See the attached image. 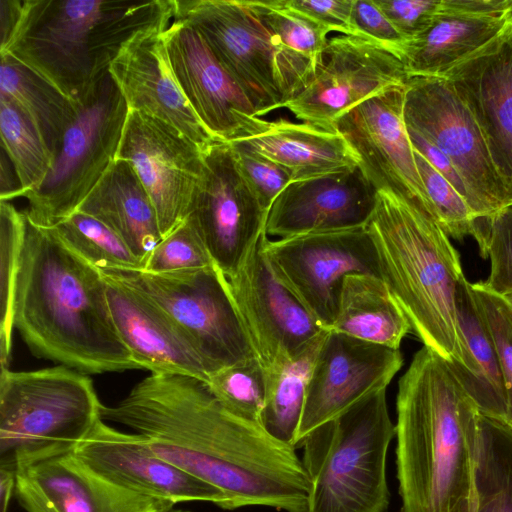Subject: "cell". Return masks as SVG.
Instances as JSON below:
<instances>
[{"label":"cell","mask_w":512,"mask_h":512,"mask_svg":"<svg viewBox=\"0 0 512 512\" xmlns=\"http://www.w3.org/2000/svg\"><path fill=\"white\" fill-rule=\"evenodd\" d=\"M395 436L386 390L304 436L296 447L312 483L307 512H386V458Z\"/></svg>","instance_id":"6"},{"label":"cell","mask_w":512,"mask_h":512,"mask_svg":"<svg viewBox=\"0 0 512 512\" xmlns=\"http://www.w3.org/2000/svg\"><path fill=\"white\" fill-rule=\"evenodd\" d=\"M396 408L401 512H455L471 492L478 407L448 361L423 346L399 380Z\"/></svg>","instance_id":"3"},{"label":"cell","mask_w":512,"mask_h":512,"mask_svg":"<svg viewBox=\"0 0 512 512\" xmlns=\"http://www.w3.org/2000/svg\"><path fill=\"white\" fill-rule=\"evenodd\" d=\"M164 30H150L132 39L111 63L109 72L128 109L173 126L205 152L219 140L202 125L184 96L170 64Z\"/></svg>","instance_id":"23"},{"label":"cell","mask_w":512,"mask_h":512,"mask_svg":"<svg viewBox=\"0 0 512 512\" xmlns=\"http://www.w3.org/2000/svg\"><path fill=\"white\" fill-rule=\"evenodd\" d=\"M416 165L430 200L433 219L456 239L472 236L476 214L459 191L417 150Z\"/></svg>","instance_id":"40"},{"label":"cell","mask_w":512,"mask_h":512,"mask_svg":"<svg viewBox=\"0 0 512 512\" xmlns=\"http://www.w3.org/2000/svg\"><path fill=\"white\" fill-rule=\"evenodd\" d=\"M442 77L474 114L512 198V20L499 36Z\"/></svg>","instance_id":"24"},{"label":"cell","mask_w":512,"mask_h":512,"mask_svg":"<svg viewBox=\"0 0 512 512\" xmlns=\"http://www.w3.org/2000/svg\"><path fill=\"white\" fill-rule=\"evenodd\" d=\"M173 20L202 37L261 117L285 105L316 68L286 48L248 0H173Z\"/></svg>","instance_id":"7"},{"label":"cell","mask_w":512,"mask_h":512,"mask_svg":"<svg viewBox=\"0 0 512 512\" xmlns=\"http://www.w3.org/2000/svg\"><path fill=\"white\" fill-rule=\"evenodd\" d=\"M14 496L26 512H162L174 505L111 482L74 450L19 464Z\"/></svg>","instance_id":"20"},{"label":"cell","mask_w":512,"mask_h":512,"mask_svg":"<svg viewBox=\"0 0 512 512\" xmlns=\"http://www.w3.org/2000/svg\"><path fill=\"white\" fill-rule=\"evenodd\" d=\"M162 309L217 372L256 357L225 275L216 267L172 273L101 271Z\"/></svg>","instance_id":"10"},{"label":"cell","mask_w":512,"mask_h":512,"mask_svg":"<svg viewBox=\"0 0 512 512\" xmlns=\"http://www.w3.org/2000/svg\"><path fill=\"white\" fill-rule=\"evenodd\" d=\"M24 0H0V49L13 35L21 18Z\"/></svg>","instance_id":"48"},{"label":"cell","mask_w":512,"mask_h":512,"mask_svg":"<svg viewBox=\"0 0 512 512\" xmlns=\"http://www.w3.org/2000/svg\"><path fill=\"white\" fill-rule=\"evenodd\" d=\"M53 226L69 247L100 271L142 269L123 239L90 215L75 211Z\"/></svg>","instance_id":"35"},{"label":"cell","mask_w":512,"mask_h":512,"mask_svg":"<svg viewBox=\"0 0 512 512\" xmlns=\"http://www.w3.org/2000/svg\"><path fill=\"white\" fill-rule=\"evenodd\" d=\"M24 228L23 211L0 201V370L9 369L15 282Z\"/></svg>","instance_id":"36"},{"label":"cell","mask_w":512,"mask_h":512,"mask_svg":"<svg viewBox=\"0 0 512 512\" xmlns=\"http://www.w3.org/2000/svg\"><path fill=\"white\" fill-rule=\"evenodd\" d=\"M0 131L2 149L13 164L24 197L45 180L55 157L29 116L10 98L2 95Z\"/></svg>","instance_id":"34"},{"label":"cell","mask_w":512,"mask_h":512,"mask_svg":"<svg viewBox=\"0 0 512 512\" xmlns=\"http://www.w3.org/2000/svg\"><path fill=\"white\" fill-rule=\"evenodd\" d=\"M264 249L277 278L326 330L336 319L348 275L381 278L377 251L366 226L275 241L267 237Z\"/></svg>","instance_id":"12"},{"label":"cell","mask_w":512,"mask_h":512,"mask_svg":"<svg viewBox=\"0 0 512 512\" xmlns=\"http://www.w3.org/2000/svg\"><path fill=\"white\" fill-rule=\"evenodd\" d=\"M322 339L302 357L264 370L266 393L260 424L273 438L295 448L308 379Z\"/></svg>","instance_id":"33"},{"label":"cell","mask_w":512,"mask_h":512,"mask_svg":"<svg viewBox=\"0 0 512 512\" xmlns=\"http://www.w3.org/2000/svg\"><path fill=\"white\" fill-rule=\"evenodd\" d=\"M471 457L472 512H512V426L480 412Z\"/></svg>","instance_id":"32"},{"label":"cell","mask_w":512,"mask_h":512,"mask_svg":"<svg viewBox=\"0 0 512 512\" xmlns=\"http://www.w3.org/2000/svg\"><path fill=\"white\" fill-rule=\"evenodd\" d=\"M402 365L399 349L326 330L308 379L296 445L313 429L386 390Z\"/></svg>","instance_id":"18"},{"label":"cell","mask_w":512,"mask_h":512,"mask_svg":"<svg viewBox=\"0 0 512 512\" xmlns=\"http://www.w3.org/2000/svg\"><path fill=\"white\" fill-rule=\"evenodd\" d=\"M404 119L407 127L449 158L477 218L512 204L474 114L449 80L409 77L405 84Z\"/></svg>","instance_id":"11"},{"label":"cell","mask_w":512,"mask_h":512,"mask_svg":"<svg viewBox=\"0 0 512 512\" xmlns=\"http://www.w3.org/2000/svg\"><path fill=\"white\" fill-rule=\"evenodd\" d=\"M366 228L381 278L414 334L449 363L460 364L456 291L464 274L449 236L422 208L389 190H378Z\"/></svg>","instance_id":"5"},{"label":"cell","mask_w":512,"mask_h":512,"mask_svg":"<svg viewBox=\"0 0 512 512\" xmlns=\"http://www.w3.org/2000/svg\"><path fill=\"white\" fill-rule=\"evenodd\" d=\"M279 165L291 181L309 179L359 165V158L337 131L284 119L261 134L238 140Z\"/></svg>","instance_id":"29"},{"label":"cell","mask_w":512,"mask_h":512,"mask_svg":"<svg viewBox=\"0 0 512 512\" xmlns=\"http://www.w3.org/2000/svg\"><path fill=\"white\" fill-rule=\"evenodd\" d=\"M351 19L357 36L381 43L403 57L409 41L393 26L373 0H353Z\"/></svg>","instance_id":"45"},{"label":"cell","mask_w":512,"mask_h":512,"mask_svg":"<svg viewBox=\"0 0 512 512\" xmlns=\"http://www.w3.org/2000/svg\"><path fill=\"white\" fill-rule=\"evenodd\" d=\"M103 276L115 327L139 368L207 383L213 368L175 322L140 293Z\"/></svg>","instance_id":"25"},{"label":"cell","mask_w":512,"mask_h":512,"mask_svg":"<svg viewBox=\"0 0 512 512\" xmlns=\"http://www.w3.org/2000/svg\"><path fill=\"white\" fill-rule=\"evenodd\" d=\"M252 4L281 43L317 69L330 30L290 7L286 0L252 1Z\"/></svg>","instance_id":"38"},{"label":"cell","mask_w":512,"mask_h":512,"mask_svg":"<svg viewBox=\"0 0 512 512\" xmlns=\"http://www.w3.org/2000/svg\"><path fill=\"white\" fill-rule=\"evenodd\" d=\"M162 512H190V511L184 510V509H180V508H175V505H173V506H170V507L166 508Z\"/></svg>","instance_id":"52"},{"label":"cell","mask_w":512,"mask_h":512,"mask_svg":"<svg viewBox=\"0 0 512 512\" xmlns=\"http://www.w3.org/2000/svg\"><path fill=\"white\" fill-rule=\"evenodd\" d=\"M409 75L397 51L366 37L328 38L309 84L286 105L297 119L336 131L339 117L362 101L396 86Z\"/></svg>","instance_id":"14"},{"label":"cell","mask_w":512,"mask_h":512,"mask_svg":"<svg viewBox=\"0 0 512 512\" xmlns=\"http://www.w3.org/2000/svg\"><path fill=\"white\" fill-rule=\"evenodd\" d=\"M101 416L141 434L157 455L219 489L228 510L308 511L312 483L296 448L230 413L199 379L151 374L116 405H103Z\"/></svg>","instance_id":"1"},{"label":"cell","mask_w":512,"mask_h":512,"mask_svg":"<svg viewBox=\"0 0 512 512\" xmlns=\"http://www.w3.org/2000/svg\"><path fill=\"white\" fill-rule=\"evenodd\" d=\"M115 160L130 163L155 207L163 238L189 216L204 152L173 126L128 109Z\"/></svg>","instance_id":"16"},{"label":"cell","mask_w":512,"mask_h":512,"mask_svg":"<svg viewBox=\"0 0 512 512\" xmlns=\"http://www.w3.org/2000/svg\"><path fill=\"white\" fill-rule=\"evenodd\" d=\"M88 375L63 365L0 371V467L73 451L102 419Z\"/></svg>","instance_id":"8"},{"label":"cell","mask_w":512,"mask_h":512,"mask_svg":"<svg viewBox=\"0 0 512 512\" xmlns=\"http://www.w3.org/2000/svg\"><path fill=\"white\" fill-rule=\"evenodd\" d=\"M329 330L399 349L411 325L382 278L351 274L342 285L336 319Z\"/></svg>","instance_id":"30"},{"label":"cell","mask_w":512,"mask_h":512,"mask_svg":"<svg viewBox=\"0 0 512 512\" xmlns=\"http://www.w3.org/2000/svg\"><path fill=\"white\" fill-rule=\"evenodd\" d=\"M407 130L413 148L422 154L467 200L465 185L449 158L418 132L409 127Z\"/></svg>","instance_id":"47"},{"label":"cell","mask_w":512,"mask_h":512,"mask_svg":"<svg viewBox=\"0 0 512 512\" xmlns=\"http://www.w3.org/2000/svg\"><path fill=\"white\" fill-rule=\"evenodd\" d=\"M173 0H24L0 54H10L82 104L132 39L167 29Z\"/></svg>","instance_id":"4"},{"label":"cell","mask_w":512,"mask_h":512,"mask_svg":"<svg viewBox=\"0 0 512 512\" xmlns=\"http://www.w3.org/2000/svg\"><path fill=\"white\" fill-rule=\"evenodd\" d=\"M472 236L480 254L490 259L491 270L484 284L501 296L512 293V204L477 218Z\"/></svg>","instance_id":"39"},{"label":"cell","mask_w":512,"mask_h":512,"mask_svg":"<svg viewBox=\"0 0 512 512\" xmlns=\"http://www.w3.org/2000/svg\"><path fill=\"white\" fill-rule=\"evenodd\" d=\"M0 59V95L29 116L55 157L79 104L12 55L0 54Z\"/></svg>","instance_id":"31"},{"label":"cell","mask_w":512,"mask_h":512,"mask_svg":"<svg viewBox=\"0 0 512 512\" xmlns=\"http://www.w3.org/2000/svg\"><path fill=\"white\" fill-rule=\"evenodd\" d=\"M505 298H507V300L512 304V293L505 296Z\"/></svg>","instance_id":"53"},{"label":"cell","mask_w":512,"mask_h":512,"mask_svg":"<svg viewBox=\"0 0 512 512\" xmlns=\"http://www.w3.org/2000/svg\"><path fill=\"white\" fill-rule=\"evenodd\" d=\"M163 37L176 80L206 130L217 140L234 142L266 131L239 86L219 64L198 32L172 20Z\"/></svg>","instance_id":"19"},{"label":"cell","mask_w":512,"mask_h":512,"mask_svg":"<svg viewBox=\"0 0 512 512\" xmlns=\"http://www.w3.org/2000/svg\"><path fill=\"white\" fill-rule=\"evenodd\" d=\"M206 385L230 413L261 425L266 379L256 357L213 373Z\"/></svg>","instance_id":"37"},{"label":"cell","mask_w":512,"mask_h":512,"mask_svg":"<svg viewBox=\"0 0 512 512\" xmlns=\"http://www.w3.org/2000/svg\"><path fill=\"white\" fill-rule=\"evenodd\" d=\"M215 266L193 222L187 219L166 235L151 251L140 270L172 273Z\"/></svg>","instance_id":"41"},{"label":"cell","mask_w":512,"mask_h":512,"mask_svg":"<svg viewBox=\"0 0 512 512\" xmlns=\"http://www.w3.org/2000/svg\"><path fill=\"white\" fill-rule=\"evenodd\" d=\"M377 192L360 165L291 181L272 204L265 232L287 238L365 227Z\"/></svg>","instance_id":"22"},{"label":"cell","mask_w":512,"mask_h":512,"mask_svg":"<svg viewBox=\"0 0 512 512\" xmlns=\"http://www.w3.org/2000/svg\"><path fill=\"white\" fill-rule=\"evenodd\" d=\"M456 309L463 341L462 362L448 364L482 414L509 424L507 388L496 347L465 276L457 285Z\"/></svg>","instance_id":"28"},{"label":"cell","mask_w":512,"mask_h":512,"mask_svg":"<svg viewBox=\"0 0 512 512\" xmlns=\"http://www.w3.org/2000/svg\"><path fill=\"white\" fill-rule=\"evenodd\" d=\"M267 216L230 144L214 143L204 152V174L188 218L226 278L237 272L265 233Z\"/></svg>","instance_id":"15"},{"label":"cell","mask_w":512,"mask_h":512,"mask_svg":"<svg viewBox=\"0 0 512 512\" xmlns=\"http://www.w3.org/2000/svg\"><path fill=\"white\" fill-rule=\"evenodd\" d=\"M0 201L22 197V188L8 155L2 149L0 160Z\"/></svg>","instance_id":"49"},{"label":"cell","mask_w":512,"mask_h":512,"mask_svg":"<svg viewBox=\"0 0 512 512\" xmlns=\"http://www.w3.org/2000/svg\"><path fill=\"white\" fill-rule=\"evenodd\" d=\"M455 512H472V498H471V492L468 499H466L464 502H462Z\"/></svg>","instance_id":"51"},{"label":"cell","mask_w":512,"mask_h":512,"mask_svg":"<svg viewBox=\"0 0 512 512\" xmlns=\"http://www.w3.org/2000/svg\"><path fill=\"white\" fill-rule=\"evenodd\" d=\"M127 115L126 100L108 71L79 105L45 180L24 195L32 220L53 225L77 211L115 161Z\"/></svg>","instance_id":"9"},{"label":"cell","mask_w":512,"mask_h":512,"mask_svg":"<svg viewBox=\"0 0 512 512\" xmlns=\"http://www.w3.org/2000/svg\"><path fill=\"white\" fill-rule=\"evenodd\" d=\"M13 325L38 358L83 374L140 369L115 327L103 273L25 211Z\"/></svg>","instance_id":"2"},{"label":"cell","mask_w":512,"mask_h":512,"mask_svg":"<svg viewBox=\"0 0 512 512\" xmlns=\"http://www.w3.org/2000/svg\"><path fill=\"white\" fill-rule=\"evenodd\" d=\"M404 98L405 85L388 88L339 117L335 130L377 190H389L433 218L404 119Z\"/></svg>","instance_id":"17"},{"label":"cell","mask_w":512,"mask_h":512,"mask_svg":"<svg viewBox=\"0 0 512 512\" xmlns=\"http://www.w3.org/2000/svg\"><path fill=\"white\" fill-rule=\"evenodd\" d=\"M511 20L512 0H441L431 25L405 47L409 77H442L499 36Z\"/></svg>","instance_id":"26"},{"label":"cell","mask_w":512,"mask_h":512,"mask_svg":"<svg viewBox=\"0 0 512 512\" xmlns=\"http://www.w3.org/2000/svg\"><path fill=\"white\" fill-rule=\"evenodd\" d=\"M266 232L245 261L227 278L229 292L264 370L302 357L324 336V329L277 278L265 254Z\"/></svg>","instance_id":"13"},{"label":"cell","mask_w":512,"mask_h":512,"mask_svg":"<svg viewBox=\"0 0 512 512\" xmlns=\"http://www.w3.org/2000/svg\"><path fill=\"white\" fill-rule=\"evenodd\" d=\"M74 453L111 482L137 494L174 505L207 501L228 510L219 489L157 455L141 434L119 431L103 419Z\"/></svg>","instance_id":"21"},{"label":"cell","mask_w":512,"mask_h":512,"mask_svg":"<svg viewBox=\"0 0 512 512\" xmlns=\"http://www.w3.org/2000/svg\"><path fill=\"white\" fill-rule=\"evenodd\" d=\"M77 211L104 223L128 245L142 267L163 239L155 207L133 166L115 160Z\"/></svg>","instance_id":"27"},{"label":"cell","mask_w":512,"mask_h":512,"mask_svg":"<svg viewBox=\"0 0 512 512\" xmlns=\"http://www.w3.org/2000/svg\"><path fill=\"white\" fill-rule=\"evenodd\" d=\"M1 512H7L9 502L15 495V470L0 467Z\"/></svg>","instance_id":"50"},{"label":"cell","mask_w":512,"mask_h":512,"mask_svg":"<svg viewBox=\"0 0 512 512\" xmlns=\"http://www.w3.org/2000/svg\"><path fill=\"white\" fill-rule=\"evenodd\" d=\"M229 144L244 177L262 207L269 212L278 195L291 182L289 175L279 165L244 144L238 141Z\"/></svg>","instance_id":"43"},{"label":"cell","mask_w":512,"mask_h":512,"mask_svg":"<svg viewBox=\"0 0 512 512\" xmlns=\"http://www.w3.org/2000/svg\"><path fill=\"white\" fill-rule=\"evenodd\" d=\"M293 9L305 14L330 32L357 36L352 24L353 0H286Z\"/></svg>","instance_id":"46"},{"label":"cell","mask_w":512,"mask_h":512,"mask_svg":"<svg viewBox=\"0 0 512 512\" xmlns=\"http://www.w3.org/2000/svg\"><path fill=\"white\" fill-rule=\"evenodd\" d=\"M471 286L496 347L507 388L509 425L512 426V304L490 290L484 282Z\"/></svg>","instance_id":"42"},{"label":"cell","mask_w":512,"mask_h":512,"mask_svg":"<svg viewBox=\"0 0 512 512\" xmlns=\"http://www.w3.org/2000/svg\"><path fill=\"white\" fill-rule=\"evenodd\" d=\"M373 1L408 41L431 25L441 5V0Z\"/></svg>","instance_id":"44"}]
</instances>
